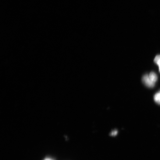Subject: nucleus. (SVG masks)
Here are the masks:
<instances>
[{
	"label": "nucleus",
	"instance_id": "1",
	"mask_svg": "<svg viewBox=\"0 0 160 160\" xmlns=\"http://www.w3.org/2000/svg\"><path fill=\"white\" fill-rule=\"evenodd\" d=\"M142 80L143 83H145V84L148 87L152 88L155 86V83L150 77L149 75L146 74L144 75Z\"/></svg>",
	"mask_w": 160,
	"mask_h": 160
},
{
	"label": "nucleus",
	"instance_id": "2",
	"mask_svg": "<svg viewBox=\"0 0 160 160\" xmlns=\"http://www.w3.org/2000/svg\"><path fill=\"white\" fill-rule=\"evenodd\" d=\"M154 99L156 103L160 105V91L155 94Z\"/></svg>",
	"mask_w": 160,
	"mask_h": 160
},
{
	"label": "nucleus",
	"instance_id": "3",
	"mask_svg": "<svg viewBox=\"0 0 160 160\" xmlns=\"http://www.w3.org/2000/svg\"><path fill=\"white\" fill-rule=\"evenodd\" d=\"M155 62L158 66L159 71L160 72V55H158L155 57L154 60Z\"/></svg>",
	"mask_w": 160,
	"mask_h": 160
},
{
	"label": "nucleus",
	"instance_id": "4",
	"mask_svg": "<svg viewBox=\"0 0 160 160\" xmlns=\"http://www.w3.org/2000/svg\"><path fill=\"white\" fill-rule=\"evenodd\" d=\"M118 133V132L117 131H113L111 133L112 136H115L117 135Z\"/></svg>",
	"mask_w": 160,
	"mask_h": 160
},
{
	"label": "nucleus",
	"instance_id": "5",
	"mask_svg": "<svg viewBox=\"0 0 160 160\" xmlns=\"http://www.w3.org/2000/svg\"><path fill=\"white\" fill-rule=\"evenodd\" d=\"M44 160H53L52 159L50 158H47Z\"/></svg>",
	"mask_w": 160,
	"mask_h": 160
}]
</instances>
